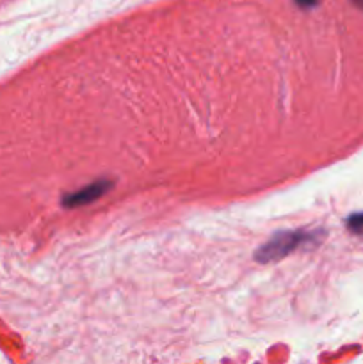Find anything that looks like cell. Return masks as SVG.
Returning a JSON list of instances; mask_svg holds the SVG:
<instances>
[{"mask_svg":"<svg viewBox=\"0 0 363 364\" xmlns=\"http://www.w3.org/2000/svg\"><path fill=\"white\" fill-rule=\"evenodd\" d=\"M110 188H112V181L98 180V181H95V183L88 185V187L80 188V191L66 194L63 198V201H60V205H63L64 208H78V206H85V205H89V203H93V201H96V199L102 198V196L107 194Z\"/></svg>","mask_w":363,"mask_h":364,"instance_id":"7a4b0ae2","label":"cell"},{"mask_svg":"<svg viewBox=\"0 0 363 364\" xmlns=\"http://www.w3.org/2000/svg\"><path fill=\"white\" fill-rule=\"evenodd\" d=\"M301 9H310V7H315L320 0H294Z\"/></svg>","mask_w":363,"mask_h":364,"instance_id":"3957f363","label":"cell"},{"mask_svg":"<svg viewBox=\"0 0 363 364\" xmlns=\"http://www.w3.org/2000/svg\"><path fill=\"white\" fill-rule=\"evenodd\" d=\"M351 2H352V4H356V6L362 7V9H363V0H351Z\"/></svg>","mask_w":363,"mask_h":364,"instance_id":"277c9868","label":"cell"},{"mask_svg":"<svg viewBox=\"0 0 363 364\" xmlns=\"http://www.w3.org/2000/svg\"><path fill=\"white\" fill-rule=\"evenodd\" d=\"M320 231H302V230H292V231H281L276 233L269 242L262 245V247L256 251L255 259L260 263H269V262H278V259L285 258L290 252H294L295 249H301L305 245L312 244V242L319 240Z\"/></svg>","mask_w":363,"mask_h":364,"instance_id":"6da1fadb","label":"cell"}]
</instances>
